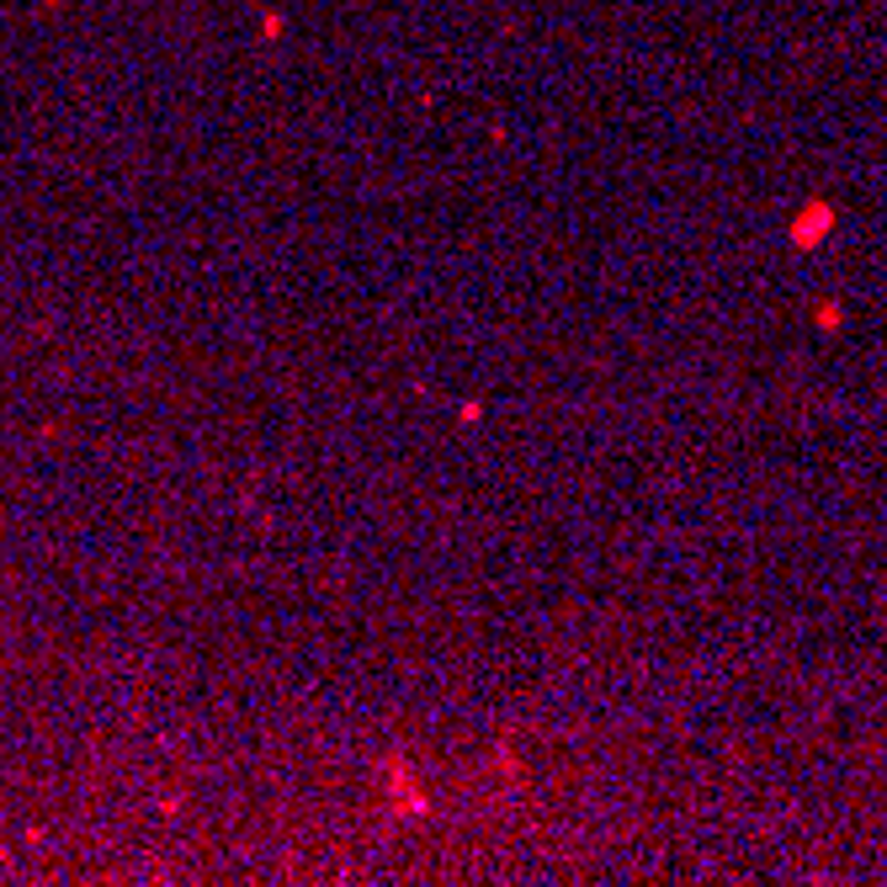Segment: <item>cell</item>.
Instances as JSON below:
<instances>
[{
  "mask_svg": "<svg viewBox=\"0 0 887 887\" xmlns=\"http://www.w3.org/2000/svg\"><path fill=\"white\" fill-rule=\"evenodd\" d=\"M829 223H835V208H829V202H808L803 213L791 218V245H797V250H818L824 235H829Z\"/></svg>",
  "mask_w": 887,
  "mask_h": 887,
  "instance_id": "cell-1",
  "label": "cell"
},
{
  "mask_svg": "<svg viewBox=\"0 0 887 887\" xmlns=\"http://www.w3.org/2000/svg\"><path fill=\"white\" fill-rule=\"evenodd\" d=\"M818 325H824V330H835V325H839V309H835V303H824V309H818Z\"/></svg>",
  "mask_w": 887,
  "mask_h": 887,
  "instance_id": "cell-2",
  "label": "cell"
}]
</instances>
